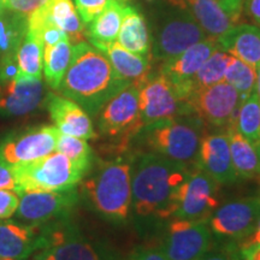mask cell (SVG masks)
<instances>
[{"label": "cell", "instance_id": "6da1fadb", "mask_svg": "<svg viewBox=\"0 0 260 260\" xmlns=\"http://www.w3.org/2000/svg\"><path fill=\"white\" fill-rule=\"evenodd\" d=\"M193 169L153 152L138 155L132 170V207L142 218L174 216L176 197Z\"/></svg>", "mask_w": 260, "mask_h": 260}, {"label": "cell", "instance_id": "7a4b0ae2", "mask_svg": "<svg viewBox=\"0 0 260 260\" xmlns=\"http://www.w3.org/2000/svg\"><path fill=\"white\" fill-rule=\"evenodd\" d=\"M129 84L116 73L103 52L92 44L81 41L73 45L69 68L58 90L79 104L88 115L95 116Z\"/></svg>", "mask_w": 260, "mask_h": 260}, {"label": "cell", "instance_id": "3957f363", "mask_svg": "<svg viewBox=\"0 0 260 260\" xmlns=\"http://www.w3.org/2000/svg\"><path fill=\"white\" fill-rule=\"evenodd\" d=\"M133 161L117 158L102 162L83 183V193L100 216L116 223L125 222L132 210Z\"/></svg>", "mask_w": 260, "mask_h": 260}, {"label": "cell", "instance_id": "277c9868", "mask_svg": "<svg viewBox=\"0 0 260 260\" xmlns=\"http://www.w3.org/2000/svg\"><path fill=\"white\" fill-rule=\"evenodd\" d=\"M164 4L154 6L151 16V56L158 61H167L210 38L205 32L188 6Z\"/></svg>", "mask_w": 260, "mask_h": 260}, {"label": "cell", "instance_id": "5b68a950", "mask_svg": "<svg viewBox=\"0 0 260 260\" xmlns=\"http://www.w3.org/2000/svg\"><path fill=\"white\" fill-rule=\"evenodd\" d=\"M204 123L181 115L151 123L140 132L151 152L186 165H195L203 138Z\"/></svg>", "mask_w": 260, "mask_h": 260}, {"label": "cell", "instance_id": "8992f818", "mask_svg": "<svg viewBox=\"0 0 260 260\" xmlns=\"http://www.w3.org/2000/svg\"><path fill=\"white\" fill-rule=\"evenodd\" d=\"M16 191L68 190L80 183L86 172L64 154L53 153L11 167Z\"/></svg>", "mask_w": 260, "mask_h": 260}, {"label": "cell", "instance_id": "52a82bcc", "mask_svg": "<svg viewBox=\"0 0 260 260\" xmlns=\"http://www.w3.org/2000/svg\"><path fill=\"white\" fill-rule=\"evenodd\" d=\"M242 100L237 90L225 81L194 90L184 102L188 115H194L204 124L230 128L235 122Z\"/></svg>", "mask_w": 260, "mask_h": 260}, {"label": "cell", "instance_id": "ba28073f", "mask_svg": "<svg viewBox=\"0 0 260 260\" xmlns=\"http://www.w3.org/2000/svg\"><path fill=\"white\" fill-rule=\"evenodd\" d=\"M212 246L209 218L178 219L169 224L160 249L169 260H195Z\"/></svg>", "mask_w": 260, "mask_h": 260}, {"label": "cell", "instance_id": "9c48e42d", "mask_svg": "<svg viewBox=\"0 0 260 260\" xmlns=\"http://www.w3.org/2000/svg\"><path fill=\"white\" fill-rule=\"evenodd\" d=\"M218 186L216 181L199 169H193L176 197L172 218L204 219L218 207Z\"/></svg>", "mask_w": 260, "mask_h": 260}, {"label": "cell", "instance_id": "30bf717a", "mask_svg": "<svg viewBox=\"0 0 260 260\" xmlns=\"http://www.w3.org/2000/svg\"><path fill=\"white\" fill-rule=\"evenodd\" d=\"M136 86L139 88L140 117L144 126L161 119L187 115L186 106L176 90L160 73L148 75L144 82Z\"/></svg>", "mask_w": 260, "mask_h": 260}, {"label": "cell", "instance_id": "8fae6325", "mask_svg": "<svg viewBox=\"0 0 260 260\" xmlns=\"http://www.w3.org/2000/svg\"><path fill=\"white\" fill-rule=\"evenodd\" d=\"M98 125L104 135L117 138L135 135L141 130L139 109V88L134 83L117 93L98 113Z\"/></svg>", "mask_w": 260, "mask_h": 260}, {"label": "cell", "instance_id": "7c38bea8", "mask_svg": "<svg viewBox=\"0 0 260 260\" xmlns=\"http://www.w3.org/2000/svg\"><path fill=\"white\" fill-rule=\"evenodd\" d=\"M59 135L54 125H41L9 136L0 142V162L11 168L53 153Z\"/></svg>", "mask_w": 260, "mask_h": 260}, {"label": "cell", "instance_id": "4fadbf2b", "mask_svg": "<svg viewBox=\"0 0 260 260\" xmlns=\"http://www.w3.org/2000/svg\"><path fill=\"white\" fill-rule=\"evenodd\" d=\"M259 218V198H243L217 207L209 217V225L212 235L239 241L253 232Z\"/></svg>", "mask_w": 260, "mask_h": 260}, {"label": "cell", "instance_id": "5bb4252c", "mask_svg": "<svg viewBox=\"0 0 260 260\" xmlns=\"http://www.w3.org/2000/svg\"><path fill=\"white\" fill-rule=\"evenodd\" d=\"M17 217L29 225H40L69 213L77 203V191L29 190L18 193Z\"/></svg>", "mask_w": 260, "mask_h": 260}, {"label": "cell", "instance_id": "9a60e30c", "mask_svg": "<svg viewBox=\"0 0 260 260\" xmlns=\"http://www.w3.org/2000/svg\"><path fill=\"white\" fill-rule=\"evenodd\" d=\"M218 48L220 47L216 39L207 38L193 45L180 56L161 63L159 73L169 80L183 104L193 92L191 82L194 76L207 58Z\"/></svg>", "mask_w": 260, "mask_h": 260}, {"label": "cell", "instance_id": "2e32d148", "mask_svg": "<svg viewBox=\"0 0 260 260\" xmlns=\"http://www.w3.org/2000/svg\"><path fill=\"white\" fill-rule=\"evenodd\" d=\"M54 24L67 32L71 44H79L87 37L86 28L81 21L73 0H47L27 17V31L39 38L41 29Z\"/></svg>", "mask_w": 260, "mask_h": 260}, {"label": "cell", "instance_id": "e0dca14e", "mask_svg": "<svg viewBox=\"0 0 260 260\" xmlns=\"http://www.w3.org/2000/svg\"><path fill=\"white\" fill-rule=\"evenodd\" d=\"M44 248L53 260H109L79 232L68 223L47 228L42 232Z\"/></svg>", "mask_w": 260, "mask_h": 260}, {"label": "cell", "instance_id": "ac0fdd59", "mask_svg": "<svg viewBox=\"0 0 260 260\" xmlns=\"http://www.w3.org/2000/svg\"><path fill=\"white\" fill-rule=\"evenodd\" d=\"M195 168L212 177L218 184L234 183L239 180L233 165L226 132L203 135Z\"/></svg>", "mask_w": 260, "mask_h": 260}, {"label": "cell", "instance_id": "d6986e66", "mask_svg": "<svg viewBox=\"0 0 260 260\" xmlns=\"http://www.w3.org/2000/svg\"><path fill=\"white\" fill-rule=\"evenodd\" d=\"M46 107L60 134L84 140L96 138L89 115L74 100L50 93L46 98Z\"/></svg>", "mask_w": 260, "mask_h": 260}, {"label": "cell", "instance_id": "ffe728a7", "mask_svg": "<svg viewBox=\"0 0 260 260\" xmlns=\"http://www.w3.org/2000/svg\"><path fill=\"white\" fill-rule=\"evenodd\" d=\"M44 96L41 80L17 77L0 82V112L10 116H24L40 105Z\"/></svg>", "mask_w": 260, "mask_h": 260}, {"label": "cell", "instance_id": "44dd1931", "mask_svg": "<svg viewBox=\"0 0 260 260\" xmlns=\"http://www.w3.org/2000/svg\"><path fill=\"white\" fill-rule=\"evenodd\" d=\"M44 235L39 225L0 222V259L23 260L44 248Z\"/></svg>", "mask_w": 260, "mask_h": 260}, {"label": "cell", "instance_id": "7402d4cb", "mask_svg": "<svg viewBox=\"0 0 260 260\" xmlns=\"http://www.w3.org/2000/svg\"><path fill=\"white\" fill-rule=\"evenodd\" d=\"M218 46L252 68L260 65V28L254 24H235L216 39Z\"/></svg>", "mask_w": 260, "mask_h": 260}, {"label": "cell", "instance_id": "603a6c76", "mask_svg": "<svg viewBox=\"0 0 260 260\" xmlns=\"http://www.w3.org/2000/svg\"><path fill=\"white\" fill-rule=\"evenodd\" d=\"M94 47L105 54L116 73L130 83L140 84L147 79L151 70V58L141 57L123 48L117 41H90Z\"/></svg>", "mask_w": 260, "mask_h": 260}, {"label": "cell", "instance_id": "cb8c5ba5", "mask_svg": "<svg viewBox=\"0 0 260 260\" xmlns=\"http://www.w3.org/2000/svg\"><path fill=\"white\" fill-rule=\"evenodd\" d=\"M117 42L123 48L141 57L152 58L151 56V34L146 24L145 17L138 10L129 6L126 8L119 29Z\"/></svg>", "mask_w": 260, "mask_h": 260}, {"label": "cell", "instance_id": "d4e9b609", "mask_svg": "<svg viewBox=\"0 0 260 260\" xmlns=\"http://www.w3.org/2000/svg\"><path fill=\"white\" fill-rule=\"evenodd\" d=\"M207 37L217 39L237 22L228 15L216 0H184Z\"/></svg>", "mask_w": 260, "mask_h": 260}, {"label": "cell", "instance_id": "484cf974", "mask_svg": "<svg viewBox=\"0 0 260 260\" xmlns=\"http://www.w3.org/2000/svg\"><path fill=\"white\" fill-rule=\"evenodd\" d=\"M230 154L239 180L260 178V157L255 148L234 126L226 129Z\"/></svg>", "mask_w": 260, "mask_h": 260}, {"label": "cell", "instance_id": "4316f807", "mask_svg": "<svg viewBox=\"0 0 260 260\" xmlns=\"http://www.w3.org/2000/svg\"><path fill=\"white\" fill-rule=\"evenodd\" d=\"M128 5L111 0L106 9L88 24L87 37L89 41L112 42L117 40Z\"/></svg>", "mask_w": 260, "mask_h": 260}, {"label": "cell", "instance_id": "83f0119b", "mask_svg": "<svg viewBox=\"0 0 260 260\" xmlns=\"http://www.w3.org/2000/svg\"><path fill=\"white\" fill-rule=\"evenodd\" d=\"M73 44L65 39L52 46H44V75L52 89H59L65 73L69 68Z\"/></svg>", "mask_w": 260, "mask_h": 260}, {"label": "cell", "instance_id": "f1b7e54d", "mask_svg": "<svg viewBox=\"0 0 260 260\" xmlns=\"http://www.w3.org/2000/svg\"><path fill=\"white\" fill-rule=\"evenodd\" d=\"M18 65V77L41 80L44 70V42L31 32H25V37L16 52Z\"/></svg>", "mask_w": 260, "mask_h": 260}, {"label": "cell", "instance_id": "f546056e", "mask_svg": "<svg viewBox=\"0 0 260 260\" xmlns=\"http://www.w3.org/2000/svg\"><path fill=\"white\" fill-rule=\"evenodd\" d=\"M25 32L27 17L9 10L0 16V59L8 56H16Z\"/></svg>", "mask_w": 260, "mask_h": 260}, {"label": "cell", "instance_id": "4dcf8cb0", "mask_svg": "<svg viewBox=\"0 0 260 260\" xmlns=\"http://www.w3.org/2000/svg\"><path fill=\"white\" fill-rule=\"evenodd\" d=\"M224 81L237 90L243 102L255 89L256 69L230 54L224 73Z\"/></svg>", "mask_w": 260, "mask_h": 260}, {"label": "cell", "instance_id": "1f68e13d", "mask_svg": "<svg viewBox=\"0 0 260 260\" xmlns=\"http://www.w3.org/2000/svg\"><path fill=\"white\" fill-rule=\"evenodd\" d=\"M229 57L230 54L223 51L222 48L214 51L194 76L193 82H191L193 92L224 81V73H225Z\"/></svg>", "mask_w": 260, "mask_h": 260}, {"label": "cell", "instance_id": "d6a6232c", "mask_svg": "<svg viewBox=\"0 0 260 260\" xmlns=\"http://www.w3.org/2000/svg\"><path fill=\"white\" fill-rule=\"evenodd\" d=\"M56 151L69 158L76 167L84 172L88 171L92 165V148L84 139L60 134L57 140Z\"/></svg>", "mask_w": 260, "mask_h": 260}, {"label": "cell", "instance_id": "836d02e7", "mask_svg": "<svg viewBox=\"0 0 260 260\" xmlns=\"http://www.w3.org/2000/svg\"><path fill=\"white\" fill-rule=\"evenodd\" d=\"M110 2L111 0H74V5L83 24L88 25L106 9Z\"/></svg>", "mask_w": 260, "mask_h": 260}, {"label": "cell", "instance_id": "e575fe53", "mask_svg": "<svg viewBox=\"0 0 260 260\" xmlns=\"http://www.w3.org/2000/svg\"><path fill=\"white\" fill-rule=\"evenodd\" d=\"M19 197L14 189L0 188V219L10 218L18 209Z\"/></svg>", "mask_w": 260, "mask_h": 260}, {"label": "cell", "instance_id": "d590c367", "mask_svg": "<svg viewBox=\"0 0 260 260\" xmlns=\"http://www.w3.org/2000/svg\"><path fill=\"white\" fill-rule=\"evenodd\" d=\"M47 0H10L6 5V10L28 17L31 12L40 8Z\"/></svg>", "mask_w": 260, "mask_h": 260}, {"label": "cell", "instance_id": "8d00e7d4", "mask_svg": "<svg viewBox=\"0 0 260 260\" xmlns=\"http://www.w3.org/2000/svg\"><path fill=\"white\" fill-rule=\"evenodd\" d=\"M242 255L240 253L237 246L226 247L223 249H217V251H207L200 258L195 260H242Z\"/></svg>", "mask_w": 260, "mask_h": 260}, {"label": "cell", "instance_id": "74e56055", "mask_svg": "<svg viewBox=\"0 0 260 260\" xmlns=\"http://www.w3.org/2000/svg\"><path fill=\"white\" fill-rule=\"evenodd\" d=\"M18 74L19 71L16 56H8L0 59V82L17 79Z\"/></svg>", "mask_w": 260, "mask_h": 260}, {"label": "cell", "instance_id": "f35d334b", "mask_svg": "<svg viewBox=\"0 0 260 260\" xmlns=\"http://www.w3.org/2000/svg\"><path fill=\"white\" fill-rule=\"evenodd\" d=\"M236 246L237 248H239L240 253L245 252L247 249H251L253 247L260 246V218L258 219V223H256L253 232L249 234V235L243 237V239L239 240Z\"/></svg>", "mask_w": 260, "mask_h": 260}, {"label": "cell", "instance_id": "ab89813d", "mask_svg": "<svg viewBox=\"0 0 260 260\" xmlns=\"http://www.w3.org/2000/svg\"><path fill=\"white\" fill-rule=\"evenodd\" d=\"M126 260H169L160 248L139 249Z\"/></svg>", "mask_w": 260, "mask_h": 260}, {"label": "cell", "instance_id": "60d3db41", "mask_svg": "<svg viewBox=\"0 0 260 260\" xmlns=\"http://www.w3.org/2000/svg\"><path fill=\"white\" fill-rule=\"evenodd\" d=\"M216 2L222 6V9L228 15H230L236 22H239L242 14L243 0H216Z\"/></svg>", "mask_w": 260, "mask_h": 260}, {"label": "cell", "instance_id": "b9f144b4", "mask_svg": "<svg viewBox=\"0 0 260 260\" xmlns=\"http://www.w3.org/2000/svg\"><path fill=\"white\" fill-rule=\"evenodd\" d=\"M242 10L254 25L260 28V0H243Z\"/></svg>", "mask_w": 260, "mask_h": 260}, {"label": "cell", "instance_id": "7bdbcfd3", "mask_svg": "<svg viewBox=\"0 0 260 260\" xmlns=\"http://www.w3.org/2000/svg\"><path fill=\"white\" fill-rule=\"evenodd\" d=\"M0 188L16 190V183L11 168L0 162Z\"/></svg>", "mask_w": 260, "mask_h": 260}, {"label": "cell", "instance_id": "ee69618b", "mask_svg": "<svg viewBox=\"0 0 260 260\" xmlns=\"http://www.w3.org/2000/svg\"><path fill=\"white\" fill-rule=\"evenodd\" d=\"M241 255L245 260H260V246L247 249V251L241 253Z\"/></svg>", "mask_w": 260, "mask_h": 260}, {"label": "cell", "instance_id": "f6af8a7d", "mask_svg": "<svg viewBox=\"0 0 260 260\" xmlns=\"http://www.w3.org/2000/svg\"><path fill=\"white\" fill-rule=\"evenodd\" d=\"M31 260H53V258H52V255L46 251V249L42 248L39 249L38 252H35V255L32 256Z\"/></svg>", "mask_w": 260, "mask_h": 260}, {"label": "cell", "instance_id": "bcb514c9", "mask_svg": "<svg viewBox=\"0 0 260 260\" xmlns=\"http://www.w3.org/2000/svg\"><path fill=\"white\" fill-rule=\"evenodd\" d=\"M255 93L260 102V65L256 68V81H255Z\"/></svg>", "mask_w": 260, "mask_h": 260}, {"label": "cell", "instance_id": "7dc6e473", "mask_svg": "<svg viewBox=\"0 0 260 260\" xmlns=\"http://www.w3.org/2000/svg\"><path fill=\"white\" fill-rule=\"evenodd\" d=\"M5 11H6V8H5V5L3 4L2 2H0V16H2L3 14H4Z\"/></svg>", "mask_w": 260, "mask_h": 260}, {"label": "cell", "instance_id": "c3c4849f", "mask_svg": "<svg viewBox=\"0 0 260 260\" xmlns=\"http://www.w3.org/2000/svg\"><path fill=\"white\" fill-rule=\"evenodd\" d=\"M116 2H118V3H122V4H125V3L130 2V0H116Z\"/></svg>", "mask_w": 260, "mask_h": 260}, {"label": "cell", "instance_id": "681fc988", "mask_svg": "<svg viewBox=\"0 0 260 260\" xmlns=\"http://www.w3.org/2000/svg\"><path fill=\"white\" fill-rule=\"evenodd\" d=\"M0 2H2V3H3V4H4V5H5V8H6V5H8V3L10 2V0H0Z\"/></svg>", "mask_w": 260, "mask_h": 260}, {"label": "cell", "instance_id": "f907efd6", "mask_svg": "<svg viewBox=\"0 0 260 260\" xmlns=\"http://www.w3.org/2000/svg\"><path fill=\"white\" fill-rule=\"evenodd\" d=\"M0 260H16V259H0Z\"/></svg>", "mask_w": 260, "mask_h": 260}, {"label": "cell", "instance_id": "816d5d0a", "mask_svg": "<svg viewBox=\"0 0 260 260\" xmlns=\"http://www.w3.org/2000/svg\"><path fill=\"white\" fill-rule=\"evenodd\" d=\"M242 260H245V259H242Z\"/></svg>", "mask_w": 260, "mask_h": 260}, {"label": "cell", "instance_id": "f5cc1de1", "mask_svg": "<svg viewBox=\"0 0 260 260\" xmlns=\"http://www.w3.org/2000/svg\"><path fill=\"white\" fill-rule=\"evenodd\" d=\"M259 199H260V198H259Z\"/></svg>", "mask_w": 260, "mask_h": 260}]
</instances>
